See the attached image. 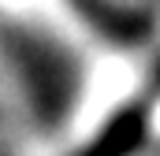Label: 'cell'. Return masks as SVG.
Segmentation results:
<instances>
[{
	"mask_svg": "<svg viewBox=\"0 0 160 156\" xmlns=\"http://www.w3.org/2000/svg\"><path fill=\"white\" fill-rule=\"evenodd\" d=\"M138 138H142V126H138V119H116L89 149L82 156H127L134 145H138Z\"/></svg>",
	"mask_w": 160,
	"mask_h": 156,
	"instance_id": "1",
	"label": "cell"
}]
</instances>
